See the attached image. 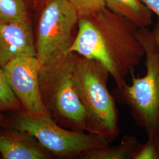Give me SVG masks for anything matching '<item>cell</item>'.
I'll use <instances>...</instances> for the list:
<instances>
[{"label": "cell", "instance_id": "5bb4252c", "mask_svg": "<svg viewBox=\"0 0 159 159\" xmlns=\"http://www.w3.org/2000/svg\"><path fill=\"white\" fill-rule=\"evenodd\" d=\"M78 13L79 18L94 16L106 8L105 0H67Z\"/></svg>", "mask_w": 159, "mask_h": 159}, {"label": "cell", "instance_id": "3957f363", "mask_svg": "<svg viewBox=\"0 0 159 159\" xmlns=\"http://www.w3.org/2000/svg\"><path fill=\"white\" fill-rule=\"evenodd\" d=\"M137 37L144 50L146 75L139 77L132 73L130 85L116 87L111 93L116 102L130 108L137 125L150 136L159 131V50L148 27H139Z\"/></svg>", "mask_w": 159, "mask_h": 159}, {"label": "cell", "instance_id": "ba28073f", "mask_svg": "<svg viewBox=\"0 0 159 159\" xmlns=\"http://www.w3.org/2000/svg\"><path fill=\"white\" fill-rule=\"evenodd\" d=\"M23 56L36 57L35 35L30 20L0 23V68Z\"/></svg>", "mask_w": 159, "mask_h": 159}, {"label": "cell", "instance_id": "d6986e66", "mask_svg": "<svg viewBox=\"0 0 159 159\" xmlns=\"http://www.w3.org/2000/svg\"><path fill=\"white\" fill-rule=\"evenodd\" d=\"M44 0H34L35 5L36 6H40V4L44 1Z\"/></svg>", "mask_w": 159, "mask_h": 159}, {"label": "cell", "instance_id": "7c38bea8", "mask_svg": "<svg viewBox=\"0 0 159 159\" xmlns=\"http://www.w3.org/2000/svg\"><path fill=\"white\" fill-rule=\"evenodd\" d=\"M29 20L25 0H0V23L20 22Z\"/></svg>", "mask_w": 159, "mask_h": 159}, {"label": "cell", "instance_id": "e0dca14e", "mask_svg": "<svg viewBox=\"0 0 159 159\" xmlns=\"http://www.w3.org/2000/svg\"><path fill=\"white\" fill-rule=\"evenodd\" d=\"M152 32L154 40L159 50V19Z\"/></svg>", "mask_w": 159, "mask_h": 159}, {"label": "cell", "instance_id": "52a82bcc", "mask_svg": "<svg viewBox=\"0 0 159 159\" xmlns=\"http://www.w3.org/2000/svg\"><path fill=\"white\" fill-rule=\"evenodd\" d=\"M40 68L37 57L23 56L12 60L2 70L24 111L33 116H49L40 93Z\"/></svg>", "mask_w": 159, "mask_h": 159}, {"label": "cell", "instance_id": "277c9868", "mask_svg": "<svg viewBox=\"0 0 159 159\" xmlns=\"http://www.w3.org/2000/svg\"><path fill=\"white\" fill-rule=\"evenodd\" d=\"M39 84L42 100L51 119L72 130L87 131L85 110L73 76V53L41 67Z\"/></svg>", "mask_w": 159, "mask_h": 159}, {"label": "cell", "instance_id": "5b68a950", "mask_svg": "<svg viewBox=\"0 0 159 159\" xmlns=\"http://www.w3.org/2000/svg\"><path fill=\"white\" fill-rule=\"evenodd\" d=\"M7 125L29 133L50 153L60 158L81 159L87 152L110 146L102 137L65 129L50 116H33L23 110L17 111Z\"/></svg>", "mask_w": 159, "mask_h": 159}, {"label": "cell", "instance_id": "8fae6325", "mask_svg": "<svg viewBox=\"0 0 159 159\" xmlns=\"http://www.w3.org/2000/svg\"><path fill=\"white\" fill-rule=\"evenodd\" d=\"M140 143L135 137L126 135L119 144L96 149L84 154L81 159H133Z\"/></svg>", "mask_w": 159, "mask_h": 159}, {"label": "cell", "instance_id": "2e32d148", "mask_svg": "<svg viewBox=\"0 0 159 159\" xmlns=\"http://www.w3.org/2000/svg\"><path fill=\"white\" fill-rule=\"evenodd\" d=\"M144 6L157 15L159 19V0H140Z\"/></svg>", "mask_w": 159, "mask_h": 159}, {"label": "cell", "instance_id": "9c48e42d", "mask_svg": "<svg viewBox=\"0 0 159 159\" xmlns=\"http://www.w3.org/2000/svg\"><path fill=\"white\" fill-rule=\"evenodd\" d=\"M0 154L4 159H47L52 156L34 137L8 125L0 129Z\"/></svg>", "mask_w": 159, "mask_h": 159}, {"label": "cell", "instance_id": "6da1fadb", "mask_svg": "<svg viewBox=\"0 0 159 159\" xmlns=\"http://www.w3.org/2000/svg\"><path fill=\"white\" fill-rule=\"evenodd\" d=\"M139 27L105 8L89 17L80 18L78 31L70 52L93 59L108 70L116 87L127 84L144 56L137 37Z\"/></svg>", "mask_w": 159, "mask_h": 159}, {"label": "cell", "instance_id": "30bf717a", "mask_svg": "<svg viewBox=\"0 0 159 159\" xmlns=\"http://www.w3.org/2000/svg\"><path fill=\"white\" fill-rule=\"evenodd\" d=\"M105 2L109 10L129 19L139 27H148L153 23V12L140 0H105Z\"/></svg>", "mask_w": 159, "mask_h": 159}, {"label": "cell", "instance_id": "ac0fdd59", "mask_svg": "<svg viewBox=\"0 0 159 159\" xmlns=\"http://www.w3.org/2000/svg\"><path fill=\"white\" fill-rule=\"evenodd\" d=\"M4 115L3 113H0V127L2 125V124L4 123Z\"/></svg>", "mask_w": 159, "mask_h": 159}, {"label": "cell", "instance_id": "7a4b0ae2", "mask_svg": "<svg viewBox=\"0 0 159 159\" xmlns=\"http://www.w3.org/2000/svg\"><path fill=\"white\" fill-rule=\"evenodd\" d=\"M73 53L74 83L85 110L87 132L111 142L120 128L116 101L107 88L110 74L98 61Z\"/></svg>", "mask_w": 159, "mask_h": 159}, {"label": "cell", "instance_id": "9a60e30c", "mask_svg": "<svg viewBox=\"0 0 159 159\" xmlns=\"http://www.w3.org/2000/svg\"><path fill=\"white\" fill-rule=\"evenodd\" d=\"M148 136L146 142L139 144L133 159H159V131Z\"/></svg>", "mask_w": 159, "mask_h": 159}, {"label": "cell", "instance_id": "8992f818", "mask_svg": "<svg viewBox=\"0 0 159 159\" xmlns=\"http://www.w3.org/2000/svg\"><path fill=\"white\" fill-rule=\"evenodd\" d=\"M40 7L34 35L36 57L41 67L70 52L80 18L67 0H44Z\"/></svg>", "mask_w": 159, "mask_h": 159}, {"label": "cell", "instance_id": "4fadbf2b", "mask_svg": "<svg viewBox=\"0 0 159 159\" xmlns=\"http://www.w3.org/2000/svg\"><path fill=\"white\" fill-rule=\"evenodd\" d=\"M21 110V104L8 84L2 68H0V113Z\"/></svg>", "mask_w": 159, "mask_h": 159}]
</instances>
